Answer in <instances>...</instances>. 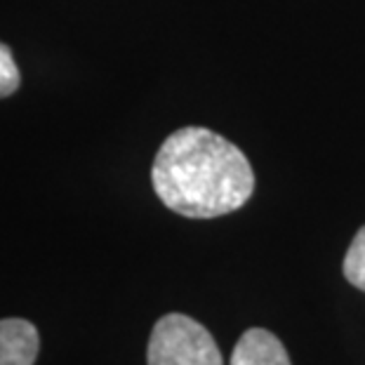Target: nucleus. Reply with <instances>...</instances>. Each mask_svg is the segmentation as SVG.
<instances>
[{"mask_svg": "<svg viewBox=\"0 0 365 365\" xmlns=\"http://www.w3.org/2000/svg\"><path fill=\"white\" fill-rule=\"evenodd\" d=\"M151 182L163 205L191 220L229 215L255 193L247 156L207 128L175 130L156 153Z\"/></svg>", "mask_w": 365, "mask_h": 365, "instance_id": "obj_1", "label": "nucleus"}, {"mask_svg": "<svg viewBox=\"0 0 365 365\" xmlns=\"http://www.w3.org/2000/svg\"><path fill=\"white\" fill-rule=\"evenodd\" d=\"M146 359L149 365H224L207 328L184 314H168L153 325Z\"/></svg>", "mask_w": 365, "mask_h": 365, "instance_id": "obj_2", "label": "nucleus"}, {"mask_svg": "<svg viewBox=\"0 0 365 365\" xmlns=\"http://www.w3.org/2000/svg\"><path fill=\"white\" fill-rule=\"evenodd\" d=\"M41 349V337L34 323L24 318L0 321V365H34Z\"/></svg>", "mask_w": 365, "mask_h": 365, "instance_id": "obj_3", "label": "nucleus"}, {"mask_svg": "<svg viewBox=\"0 0 365 365\" xmlns=\"http://www.w3.org/2000/svg\"><path fill=\"white\" fill-rule=\"evenodd\" d=\"M231 365H292L283 341L274 332L252 328L243 332L231 354Z\"/></svg>", "mask_w": 365, "mask_h": 365, "instance_id": "obj_4", "label": "nucleus"}, {"mask_svg": "<svg viewBox=\"0 0 365 365\" xmlns=\"http://www.w3.org/2000/svg\"><path fill=\"white\" fill-rule=\"evenodd\" d=\"M341 271H344V278L349 283L365 292V227L359 229V234L354 236L351 245H349Z\"/></svg>", "mask_w": 365, "mask_h": 365, "instance_id": "obj_5", "label": "nucleus"}, {"mask_svg": "<svg viewBox=\"0 0 365 365\" xmlns=\"http://www.w3.org/2000/svg\"><path fill=\"white\" fill-rule=\"evenodd\" d=\"M21 83L19 68L14 64V57L5 43H0V97H10L17 92Z\"/></svg>", "mask_w": 365, "mask_h": 365, "instance_id": "obj_6", "label": "nucleus"}]
</instances>
